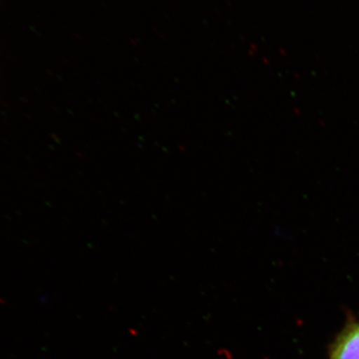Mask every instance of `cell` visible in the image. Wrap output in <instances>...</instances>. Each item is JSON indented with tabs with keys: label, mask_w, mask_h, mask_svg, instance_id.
I'll use <instances>...</instances> for the list:
<instances>
[{
	"label": "cell",
	"mask_w": 359,
	"mask_h": 359,
	"mask_svg": "<svg viewBox=\"0 0 359 359\" xmlns=\"http://www.w3.org/2000/svg\"><path fill=\"white\" fill-rule=\"evenodd\" d=\"M330 359H359V320L351 318L330 346Z\"/></svg>",
	"instance_id": "obj_1"
}]
</instances>
